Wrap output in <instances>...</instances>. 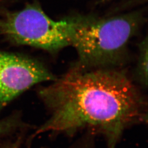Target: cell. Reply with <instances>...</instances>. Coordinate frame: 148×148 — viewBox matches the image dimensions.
Wrapping results in <instances>:
<instances>
[{"label":"cell","instance_id":"6da1fadb","mask_svg":"<svg viewBox=\"0 0 148 148\" xmlns=\"http://www.w3.org/2000/svg\"><path fill=\"white\" fill-rule=\"evenodd\" d=\"M38 90L49 112L32 135L74 134L88 128L115 148L127 128L147 121V102L121 68L87 69L75 64Z\"/></svg>","mask_w":148,"mask_h":148},{"label":"cell","instance_id":"7a4b0ae2","mask_svg":"<svg viewBox=\"0 0 148 148\" xmlns=\"http://www.w3.org/2000/svg\"><path fill=\"white\" fill-rule=\"evenodd\" d=\"M70 46L78 54L76 65L92 68H121L127 45L144 22L142 12L106 18L74 16Z\"/></svg>","mask_w":148,"mask_h":148},{"label":"cell","instance_id":"3957f363","mask_svg":"<svg viewBox=\"0 0 148 148\" xmlns=\"http://www.w3.org/2000/svg\"><path fill=\"white\" fill-rule=\"evenodd\" d=\"M73 18L54 21L37 3L16 11L0 10V37L16 45L57 53L70 46Z\"/></svg>","mask_w":148,"mask_h":148},{"label":"cell","instance_id":"277c9868","mask_svg":"<svg viewBox=\"0 0 148 148\" xmlns=\"http://www.w3.org/2000/svg\"><path fill=\"white\" fill-rule=\"evenodd\" d=\"M56 78L37 60L0 50V112L32 86Z\"/></svg>","mask_w":148,"mask_h":148},{"label":"cell","instance_id":"5b68a950","mask_svg":"<svg viewBox=\"0 0 148 148\" xmlns=\"http://www.w3.org/2000/svg\"><path fill=\"white\" fill-rule=\"evenodd\" d=\"M148 37H145L139 45V55L136 78L139 84L147 88L148 85Z\"/></svg>","mask_w":148,"mask_h":148},{"label":"cell","instance_id":"8992f818","mask_svg":"<svg viewBox=\"0 0 148 148\" xmlns=\"http://www.w3.org/2000/svg\"><path fill=\"white\" fill-rule=\"evenodd\" d=\"M26 128L21 114L17 112L13 113L0 119V139L21 131Z\"/></svg>","mask_w":148,"mask_h":148},{"label":"cell","instance_id":"52a82bcc","mask_svg":"<svg viewBox=\"0 0 148 148\" xmlns=\"http://www.w3.org/2000/svg\"><path fill=\"white\" fill-rule=\"evenodd\" d=\"M23 134L20 133L12 140L0 144V148H21L23 141Z\"/></svg>","mask_w":148,"mask_h":148},{"label":"cell","instance_id":"ba28073f","mask_svg":"<svg viewBox=\"0 0 148 148\" xmlns=\"http://www.w3.org/2000/svg\"><path fill=\"white\" fill-rule=\"evenodd\" d=\"M91 137H88V138H86L85 140H81V142L79 143V148H90L91 147Z\"/></svg>","mask_w":148,"mask_h":148},{"label":"cell","instance_id":"9c48e42d","mask_svg":"<svg viewBox=\"0 0 148 148\" xmlns=\"http://www.w3.org/2000/svg\"><path fill=\"white\" fill-rule=\"evenodd\" d=\"M112 0H100L99 1V3H106L107 2H109L110 1H111Z\"/></svg>","mask_w":148,"mask_h":148},{"label":"cell","instance_id":"30bf717a","mask_svg":"<svg viewBox=\"0 0 148 148\" xmlns=\"http://www.w3.org/2000/svg\"><path fill=\"white\" fill-rule=\"evenodd\" d=\"M14 1V0H4V1H5V2H8V1H9V2H12V1Z\"/></svg>","mask_w":148,"mask_h":148}]
</instances>
